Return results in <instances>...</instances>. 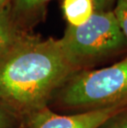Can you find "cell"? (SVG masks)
I'll use <instances>...</instances> for the list:
<instances>
[{"label":"cell","mask_w":127,"mask_h":128,"mask_svg":"<svg viewBox=\"0 0 127 128\" xmlns=\"http://www.w3.org/2000/svg\"><path fill=\"white\" fill-rule=\"evenodd\" d=\"M95 6L96 12H101V11H109L110 8L112 6L113 2L116 0H93Z\"/></svg>","instance_id":"8fae6325"},{"label":"cell","mask_w":127,"mask_h":128,"mask_svg":"<svg viewBox=\"0 0 127 128\" xmlns=\"http://www.w3.org/2000/svg\"><path fill=\"white\" fill-rule=\"evenodd\" d=\"M107 128H127V106L112 116Z\"/></svg>","instance_id":"9c48e42d"},{"label":"cell","mask_w":127,"mask_h":128,"mask_svg":"<svg viewBox=\"0 0 127 128\" xmlns=\"http://www.w3.org/2000/svg\"><path fill=\"white\" fill-rule=\"evenodd\" d=\"M8 2L9 0H0V9L3 8L7 5H8Z\"/></svg>","instance_id":"7c38bea8"},{"label":"cell","mask_w":127,"mask_h":128,"mask_svg":"<svg viewBox=\"0 0 127 128\" xmlns=\"http://www.w3.org/2000/svg\"><path fill=\"white\" fill-rule=\"evenodd\" d=\"M59 40L70 62L78 70L127 47L112 10L95 12L82 26L68 25Z\"/></svg>","instance_id":"3957f363"},{"label":"cell","mask_w":127,"mask_h":128,"mask_svg":"<svg viewBox=\"0 0 127 128\" xmlns=\"http://www.w3.org/2000/svg\"><path fill=\"white\" fill-rule=\"evenodd\" d=\"M77 72L59 40L26 34L0 60V106L16 116H31Z\"/></svg>","instance_id":"6da1fadb"},{"label":"cell","mask_w":127,"mask_h":128,"mask_svg":"<svg viewBox=\"0 0 127 128\" xmlns=\"http://www.w3.org/2000/svg\"><path fill=\"white\" fill-rule=\"evenodd\" d=\"M25 35L21 26L12 17L9 4L0 9V60Z\"/></svg>","instance_id":"5b68a950"},{"label":"cell","mask_w":127,"mask_h":128,"mask_svg":"<svg viewBox=\"0 0 127 128\" xmlns=\"http://www.w3.org/2000/svg\"><path fill=\"white\" fill-rule=\"evenodd\" d=\"M16 116L0 106V128H9L14 122Z\"/></svg>","instance_id":"30bf717a"},{"label":"cell","mask_w":127,"mask_h":128,"mask_svg":"<svg viewBox=\"0 0 127 128\" xmlns=\"http://www.w3.org/2000/svg\"><path fill=\"white\" fill-rule=\"evenodd\" d=\"M62 10L69 26L83 25L96 12L93 0H63Z\"/></svg>","instance_id":"8992f818"},{"label":"cell","mask_w":127,"mask_h":128,"mask_svg":"<svg viewBox=\"0 0 127 128\" xmlns=\"http://www.w3.org/2000/svg\"><path fill=\"white\" fill-rule=\"evenodd\" d=\"M112 12L127 43V0H116Z\"/></svg>","instance_id":"ba28073f"},{"label":"cell","mask_w":127,"mask_h":128,"mask_svg":"<svg viewBox=\"0 0 127 128\" xmlns=\"http://www.w3.org/2000/svg\"><path fill=\"white\" fill-rule=\"evenodd\" d=\"M60 102L86 111L127 106V56L111 66L74 74L62 89Z\"/></svg>","instance_id":"7a4b0ae2"},{"label":"cell","mask_w":127,"mask_h":128,"mask_svg":"<svg viewBox=\"0 0 127 128\" xmlns=\"http://www.w3.org/2000/svg\"><path fill=\"white\" fill-rule=\"evenodd\" d=\"M51 0H12L10 11L16 22L21 26L32 22L45 12L46 4Z\"/></svg>","instance_id":"52a82bcc"},{"label":"cell","mask_w":127,"mask_h":128,"mask_svg":"<svg viewBox=\"0 0 127 128\" xmlns=\"http://www.w3.org/2000/svg\"><path fill=\"white\" fill-rule=\"evenodd\" d=\"M126 107L88 110L74 115H59L44 108L31 116L30 128H99Z\"/></svg>","instance_id":"277c9868"}]
</instances>
